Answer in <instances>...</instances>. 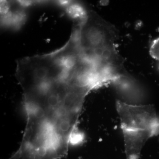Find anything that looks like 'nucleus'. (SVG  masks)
Wrapping results in <instances>:
<instances>
[{"label": "nucleus", "instance_id": "4", "mask_svg": "<svg viewBox=\"0 0 159 159\" xmlns=\"http://www.w3.org/2000/svg\"><path fill=\"white\" fill-rule=\"evenodd\" d=\"M149 53L152 58L159 62V36L152 43Z\"/></svg>", "mask_w": 159, "mask_h": 159}, {"label": "nucleus", "instance_id": "3", "mask_svg": "<svg viewBox=\"0 0 159 159\" xmlns=\"http://www.w3.org/2000/svg\"><path fill=\"white\" fill-rule=\"evenodd\" d=\"M126 159H139L147 140L154 137L149 132L122 130Z\"/></svg>", "mask_w": 159, "mask_h": 159}, {"label": "nucleus", "instance_id": "1", "mask_svg": "<svg viewBox=\"0 0 159 159\" xmlns=\"http://www.w3.org/2000/svg\"><path fill=\"white\" fill-rule=\"evenodd\" d=\"M81 54L100 70L116 77L128 74L117 51L115 26L93 10L83 11L75 28Z\"/></svg>", "mask_w": 159, "mask_h": 159}, {"label": "nucleus", "instance_id": "2", "mask_svg": "<svg viewBox=\"0 0 159 159\" xmlns=\"http://www.w3.org/2000/svg\"><path fill=\"white\" fill-rule=\"evenodd\" d=\"M117 112L122 130L149 132L159 134V118L153 105L134 104L117 100Z\"/></svg>", "mask_w": 159, "mask_h": 159}]
</instances>
